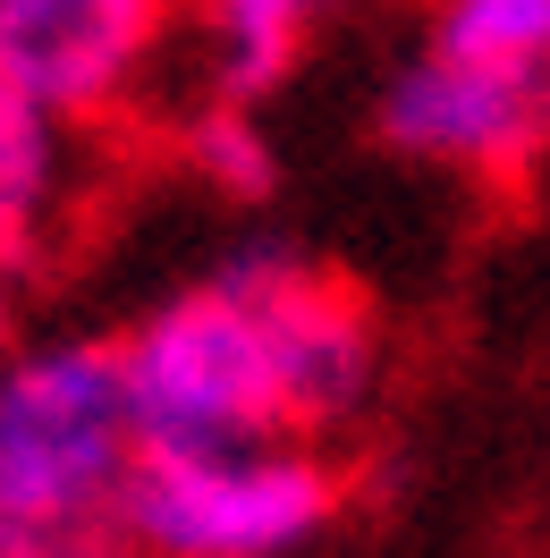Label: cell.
<instances>
[{
  "mask_svg": "<svg viewBox=\"0 0 550 558\" xmlns=\"http://www.w3.org/2000/svg\"><path fill=\"white\" fill-rule=\"evenodd\" d=\"M144 465L119 339H26L0 364V508L69 550H110Z\"/></svg>",
  "mask_w": 550,
  "mask_h": 558,
  "instance_id": "6da1fadb",
  "label": "cell"
},
{
  "mask_svg": "<svg viewBox=\"0 0 550 558\" xmlns=\"http://www.w3.org/2000/svg\"><path fill=\"white\" fill-rule=\"evenodd\" d=\"M103 558H119V550H103Z\"/></svg>",
  "mask_w": 550,
  "mask_h": 558,
  "instance_id": "4fadbf2b",
  "label": "cell"
},
{
  "mask_svg": "<svg viewBox=\"0 0 550 558\" xmlns=\"http://www.w3.org/2000/svg\"><path fill=\"white\" fill-rule=\"evenodd\" d=\"M0 558H103V550H69V542H51V533H35L0 508Z\"/></svg>",
  "mask_w": 550,
  "mask_h": 558,
  "instance_id": "8fae6325",
  "label": "cell"
},
{
  "mask_svg": "<svg viewBox=\"0 0 550 558\" xmlns=\"http://www.w3.org/2000/svg\"><path fill=\"white\" fill-rule=\"evenodd\" d=\"M187 9L204 26V94L263 110V94L297 76L306 43L322 35L339 0H187Z\"/></svg>",
  "mask_w": 550,
  "mask_h": 558,
  "instance_id": "ba28073f",
  "label": "cell"
},
{
  "mask_svg": "<svg viewBox=\"0 0 550 558\" xmlns=\"http://www.w3.org/2000/svg\"><path fill=\"white\" fill-rule=\"evenodd\" d=\"M76 211V128L0 76V263L26 279Z\"/></svg>",
  "mask_w": 550,
  "mask_h": 558,
  "instance_id": "52a82bcc",
  "label": "cell"
},
{
  "mask_svg": "<svg viewBox=\"0 0 550 558\" xmlns=\"http://www.w3.org/2000/svg\"><path fill=\"white\" fill-rule=\"evenodd\" d=\"M178 161L204 178L220 204H272V186H279V153H272L263 110L212 102V94L178 119Z\"/></svg>",
  "mask_w": 550,
  "mask_h": 558,
  "instance_id": "30bf717a",
  "label": "cell"
},
{
  "mask_svg": "<svg viewBox=\"0 0 550 558\" xmlns=\"http://www.w3.org/2000/svg\"><path fill=\"white\" fill-rule=\"evenodd\" d=\"M220 288H238L279 364V407H288V440H339L347 423H364L381 389V322L356 296V279L322 271L313 254L288 238H238L220 254Z\"/></svg>",
  "mask_w": 550,
  "mask_h": 558,
  "instance_id": "277c9868",
  "label": "cell"
},
{
  "mask_svg": "<svg viewBox=\"0 0 550 558\" xmlns=\"http://www.w3.org/2000/svg\"><path fill=\"white\" fill-rule=\"evenodd\" d=\"M339 465L306 440H254V449H187L144 457L110 550L119 558H297L339 517Z\"/></svg>",
  "mask_w": 550,
  "mask_h": 558,
  "instance_id": "7a4b0ae2",
  "label": "cell"
},
{
  "mask_svg": "<svg viewBox=\"0 0 550 558\" xmlns=\"http://www.w3.org/2000/svg\"><path fill=\"white\" fill-rule=\"evenodd\" d=\"M373 136L407 161L466 178H516L550 153V85L449 69L432 51H407L373 94Z\"/></svg>",
  "mask_w": 550,
  "mask_h": 558,
  "instance_id": "8992f818",
  "label": "cell"
},
{
  "mask_svg": "<svg viewBox=\"0 0 550 558\" xmlns=\"http://www.w3.org/2000/svg\"><path fill=\"white\" fill-rule=\"evenodd\" d=\"M449 69L550 85V0H423V43Z\"/></svg>",
  "mask_w": 550,
  "mask_h": 558,
  "instance_id": "9c48e42d",
  "label": "cell"
},
{
  "mask_svg": "<svg viewBox=\"0 0 550 558\" xmlns=\"http://www.w3.org/2000/svg\"><path fill=\"white\" fill-rule=\"evenodd\" d=\"M119 355H128V398H136L144 457L288 440L272 339H263V322H254V305L238 288L195 279V288L162 296L119 339Z\"/></svg>",
  "mask_w": 550,
  "mask_h": 558,
  "instance_id": "3957f363",
  "label": "cell"
},
{
  "mask_svg": "<svg viewBox=\"0 0 550 558\" xmlns=\"http://www.w3.org/2000/svg\"><path fill=\"white\" fill-rule=\"evenodd\" d=\"M187 0H0V76L69 128L136 102Z\"/></svg>",
  "mask_w": 550,
  "mask_h": 558,
  "instance_id": "5b68a950",
  "label": "cell"
},
{
  "mask_svg": "<svg viewBox=\"0 0 550 558\" xmlns=\"http://www.w3.org/2000/svg\"><path fill=\"white\" fill-rule=\"evenodd\" d=\"M17 288H26V279H17L9 263H0V364H9V355L26 348V339H17Z\"/></svg>",
  "mask_w": 550,
  "mask_h": 558,
  "instance_id": "7c38bea8",
  "label": "cell"
}]
</instances>
